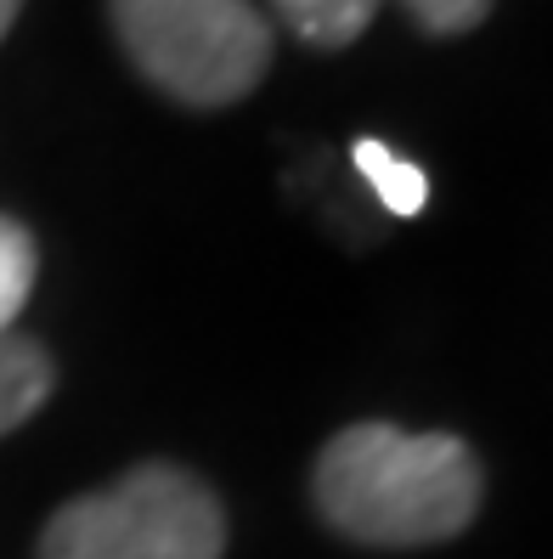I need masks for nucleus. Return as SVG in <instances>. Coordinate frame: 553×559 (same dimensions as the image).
<instances>
[{
	"instance_id": "1",
	"label": "nucleus",
	"mask_w": 553,
	"mask_h": 559,
	"mask_svg": "<svg viewBox=\"0 0 553 559\" xmlns=\"http://www.w3.org/2000/svg\"><path fill=\"white\" fill-rule=\"evenodd\" d=\"M480 464L458 436L350 424L316 457L311 498L339 537L368 548H430L480 514Z\"/></svg>"
},
{
	"instance_id": "2",
	"label": "nucleus",
	"mask_w": 553,
	"mask_h": 559,
	"mask_svg": "<svg viewBox=\"0 0 553 559\" xmlns=\"http://www.w3.org/2000/svg\"><path fill=\"white\" fill-rule=\"evenodd\" d=\"M136 74L187 108H232L272 69V28L249 0H108Z\"/></svg>"
},
{
	"instance_id": "3",
	"label": "nucleus",
	"mask_w": 553,
	"mask_h": 559,
	"mask_svg": "<svg viewBox=\"0 0 553 559\" xmlns=\"http://www.w3.org/2000/svg\"><path fill=\"white\" fill-rule=\"evenodd\" d=\"M220 498L181 464L130 469L62 503L40 532V559H220Z\"/></svg>"
},
{
	"instance_id": "4",
	"label": "nucleus",
	"mask_w": 553,
	"mask_h": 559,
	"mask_svg": "<svg viewBox=\"0 0 553 559\" xmlns=\"http://www.w3.org/2000/svg\"><path fill=\"white\" fill-rule=\"evenodd\" d=\"M51 356L35 345V340H23L17 328L12 334H0V436H12L17 424H28L46 396H51Z\"/></svg>"
},
{
	"instance_id": "5",
	"label": "nucleus",
	"mask_w": 553,
	"mask_h": 559,
	"mask_svg": "<svg viewBox=\"0 0 553 559\" xmlns=\"http://www.w3.org/2000/svg\"><path fill=\"white\" fill-rule=\"evenodd\" d=\"M277 17L316 51H345L350 40H362V28L378 17L384 0H272Z\"/></svg>"
},
{
	"instance_id": "6",
	"label": "nucleus",
	"mask_w": 553,
	"mask_h": 559,
	"mask_svg": "<svg viewBox=\"0 0 553 559\" xmlns=\"http://www.w3.org/2000/svg\"><path fill=\"white\" fill-rule=\"evenodd\" d=\"M350 158H356V170H362V181L378 192V204L389 215H418V210L430 204L424 170H418L412 158H401L396 147H384L378 136H356L350 142Z\"/></svg>"
},
{
	"instance_id": "7",
	"label": "nucleus",
	"mask_w": 553,
	"mask_h": 559,
	"mask_svg": "<svg viewBox=\"0 0 553 559\" xmlns=\"http://www.w3.org/2000/svg\"><path fill=\"white\" fill-rule=\"evenodd\" d=\"M35 272H40L35 233L23 221L0 215V334H12V322L23 317L28 294H35Z\"/></svg>"
},
{
	"instance_id": "8",
	"label": "nucleus",
	"mask_w": 553,
	"mask_h": 559,
	"mask_svg": "<svg viewBox=\"0 0 553 559\" xmlns=\"http://www.w3.org/2000/svg\"><path fill=\"white\" fill-rule=\"evenodd\" d=\"M424 35H469V28L492 12V0H407Z\"/></svg>"
},
{
	"instance_id": "9",
	"label": "nucleus",
	"mask_w": 553,
	"mask_h": 559,
	"mask_svg": "<svg viewBox=\"0 0 553 559\" xmlns=\"http://www.w3.org/2000/svg\"><path fill=\"white\" fill-rule=\"evenodd\" d=\"M17 12H23V0H0V40L12 35V23H17Z\"/></svg>"
}]
</instances>
